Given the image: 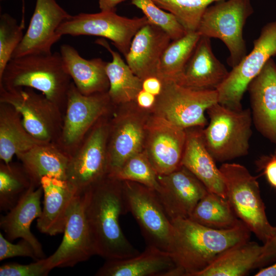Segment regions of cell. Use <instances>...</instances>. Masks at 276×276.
I'll list each match as a JSON object with an SVG mask.
<instances>
[{
	"label": "cell",
	"instance_id": "cell-45",
	"mask_svg": "<svg viewBox=\"0 0 276 276\" xmlns=\"http://www.w3.org/2000/svg\"><path fill=\"white\" fill-rule=\"evenodd\" d=\"M255 275L276 276V262L268 267L262 268Z\"/></svg>",
	"mask_w": 276,
	"mask_h": 276
},
{
	"label": "cell",
	"instance_id": "cell-24",
	"mask_svg": "<svg viewBox=\"0 0 276 276\" xmlns=\"http://www.w3.org/2000/svg\"><path fill=\"white\" fill-rule=\"evenodd\" d=\"M43 193L41 186L33 185L27 193L9 212L0 219V227L7 239L13 240L20 238L28 241L38 258H44L42 245L30 229L33 221L41 215L40 199Z\"/></svg>",
	"mask_w": 276,
	"mask_h": 276
},
{
	"label": "cell",
	"instance_id": "cell-46",
	"mask_svg": "<svg viewBox=\"0 0 276 276\" xmlns=\"http://www.w3.org/2000/svg\"><path fill=\"white\" fill-rule=\"evenodd\" d=\"M22 17H25V7H24V0H22Z\"/></svg>",
	"mask_w": 276,
	"mask_h": 276
},
{
	"label": "cell",
	"instance_id": "cell-30",
	"mask_svg": "<svg viewBox=\"0 0 276 276\" xmlns=\"http://www.w3.org/2000/svg\"><path fill=\"white\" fill-rule=\"evenodd\" d=\"M96 43L106 49L111 55V61L107 62L106 65L109 84L107 93L111 102L124 104L135 101L137 94L142 89V80L105 39H97Z\"/></svg>",
	"mask_w": 276,
	"mask_h": 276
},
{
	"label": "cell",
	"instance_id": "cell-16",
	"mask_svg": "<svg viewBox=\"0 0 276 276\" xmlns=\"http://www.w3.org/2000/svg\"><path fill=\"white\" fill-rule=\"evenodd\" d=\"M158 179L160 188L156 193L171 220L189 218L197 203L209 191L182 166L168 174L158 175Z\"/></svg>",
	"mask_w": 276,
	"mask_h": 276
},
{
	"label": "cell",
	"instance_id": "cell-29",
	"mask_svg": "<svg viewBox=\"0 0 276 276\" xmlns=\"http://www.w3.org/2000/svg\"><path fill=\"white\" fill-rule=\"evenodd\" d=\"M41 143L27 131L20 114L12 106L0 103V158L3 163H10L14 155Z\"/></svg>",
	"mask_w": 276,
	"mask_h": 276
},
{
	"label": "cell",
	"instance_id": "cell-22",
	"mask_svg": "<svg viewBox=\"0 0 276 276\" xmlns=\"http://www.w3.org/2000/svg\"><path fill=\"white\" fill-rule=\"evenodd\" d=\"M203 128L186 129L187 138L181 165L194 175L209 192L226 198L222 174L205 146Z\"/></svg>",
	"mask_w": 276,
	"mask_h": 276
},
{
	"label": "cell",
	"instance_id": "cell-18",
	"mask_svg": "<svg viewBox=\"0 0 276 276\" xmlns=\"http://www.w3.org/2000/svg\"><path fill=\"white\" fill-rule=\"evenodd\" d=\"M247 90L255 127L276 146V64L272 58L250 82Z\"/></svg>",
	"mask_w": 276,
	"mask_h": 276
},
{
	"label": "cell",
	"instance_id": "cell-8",
	"mask_svg": "<svg viewBox=\"0 0 276 276\" xmlns=\"http://www.w3.org/2000/svg\"><path fill=\"white\" fill-rule=\"evenodd\" d=\"M0 103L12 106L27 131L38 141L57 143L63 124L62 111L42 94L30 88L7 90L0 87Z\"/></svg>",
	"mask_w": 276,
	"mask_h": 276
},
{
	"label": "cell",
	"instance_id": "cell-26",
	"mask_svg": "<svg viewBox=\"0 0 276 276\" xmlns=\"http://www.w3.org/2000/svg\"><path fill=\"white\" fill-rule=\"evenodd\" d=\"M16 156L37 186L43 176L66 179L70 155L57 143H41Z\"/></svg>",
	"mask_w": 276,
	"mask_h": 276
},
{
	"label": "cell",
	"instance_id": "cell-3",
	"mask_svg": "<svg viewBox=\"0 0 276 276\" xmlns=\"http://www.w3.org/2000/svg\"><path fill=\"white\" fill-rule=\"evenodd\" d=\"M60 52L12 58L0 77L7 90L30 88L40 91L62 111L72 83Z\"/></svg>",
	"mask_w": 276,
	"mask_h": 276
},
{
	"label": "cell",
	"instance_id": "cell-35",
	"mask_svg": "<svg viewBox=\"0 0 276 276\" xmlns=\"http://www.w3.org/2000/svg\"><path fill=\"white\" fill-rule=\"evenodd\" d=\"M110 175L122 181H130L142 184L156 192L160 190L158 175L146 153L141 152L132 156L118 171Z\"/></svg>",
	"mask_w": 276,
	"mask_h": 276
},
{
	"label": "cell",
	"instance_id": "cell-21",
	"mask_svg": "<svg viewBox=\"0 0 276 276\" xmlns=\"http://www.w3.org/2000/svg\"><path fill=\"white\" fill-rule=\"evenodd\" d=\"M43 206L37 227L42 233L55 236L63 233L73 200L78 194L66 180L43 176L40 180Z\"/></svg>",
	"mask_w": 276,
	"mask_h": 276
},
{
	"label": "cell",
	"instance_id": "cell-37",
	"mask_svg": "<svg viewBox=\"0 0 276 276\" xmlns=\"http://www.w3.org/2000/svg\"><path fill=\"white\" fill-rule=\"evenodd\" d=\"M25 27L8 13L0 16V77L24 37Z\"/></svg>",
	"mask_w": 276,
	"mask_h": 276
},
{
	"label": "cell",
	"instance_id": "cell-33",
	"mask_svg": "<svg viewBox=\"0 0 276 276\" xmlns=\"http://www.w3.org/2000/svg\"><path fill=\"white\" fill-rule=\"evenodd\" d=\"M33 185L22 164L1 163L0 210H11Z\"/></svg>",
	"mask_w": 276,
	"mask_h": 276
},
{
	"label": "cell",
	"instance_id": "cell-25",
	"mask_svg": "<svg viewBox=\"0 0 276 276\" xmlns=\"http://www.w3.org/2000/svg\"><path fill=\"white\" fill-rule=\"evenodd\" d=\"M60 53L73 82L81 94L89 95L108 91L106 62L100 58L85 59L73 46L67 44L60 47Z\"/></svg>",
	"mask_w": 276,
	"mask_h": 276
},
{
	"label": "cell",
	"instance_id": "cell-2",
	"mask_svg": "<svg viewBox=\"0 0 276 276\" xmlns=\"http://www.w3.org/2000/svg\"><path fill=\"white\" fill-rule=\"evenodd\" d=\"M171 222L173 237L170 253L183 276H195L223 252L249 241L251 233L242 221L225 229L205 226L189 218Z\"/></svg>",
	"mask_w": 276,
	"mask_h": 276
},
{
	"label": "cell",
	"instance_id": "cell-17",
	"mask_svg": "<svg viewBox=\"0 0 276 276\" xmlns=\"http://www.w3.org/2000/svg\"><path fill=\"white\" fill-rule=\"evenodd\" d=\"M147 157L158 175L179 168L185 149L186 130L155 116L148 125Z\"/></svg>",
	"mask_w": 276,
	"mask_h": 276
},
{
	"label": "cell",
	"instance_id": "cell-11",
	"mask_svg": "<svg viewBox=\"0 0 276 276\" xmlns=\"http://www.w3.org/2000/svg\"><path fill=\"white\" fill-rule=\"evenodd\" d=\"M148 22L145 16L130 18L120 16L116 11L80 13L63 22L57 33L61 37L88 35L109 39L125 56L135 33Z\"/></svg>",
	"mask_w": 276,
	"mask_h": 276
},
{
	"label": "cell",
	"instance_id": "cell-14",
	"mask_svg": "<svg viewBox=\"0 0 276 276\" xmlns=\"http://www.w3.org/2000/svg\"><path fill=\"white\" fill-rule=\"evenodd\" d=\"M96 255L85 213L83 193L72 204L61 244L49 257L52 269L73 267Z\"/></svg>",
	"mask_w": 276,
	"mask_h": 276
},
{
	"label": "cell",
	"instance_id": "cell-9",
	"mask_svg": "<svg viewBox=\"0 0 276 276\" xmlns=\"http://www.w3.org/2000/svg\"><path fill=\"white\" fill-rule=\"evenodd\" d=\"M253 43L251 51L232 68L217 89L218 103L232 109H242V100L248 85L276 55V20L264 25Z\"/></svg>",
	"mask_w": 276,
	"mask_h": 276
},
{
	"label": "cell",
	"instance_id": "cell-6",
	"mask_svg": "<svg viewBox=\"0 0 276 276\" xmlns=\"http://www.w3.org/2000/svg\"><path fill=\"white\" fill-rule=\"evenodd\" d=\"M254 12L251 0H221L205 10L197 32L201 36L221 40L228 49L227 63L232 68L247 55L243 30Z\"/></svg>",
	"mask_w": 276,
	"mask_h": 276
},
{
	"label": "cell",
	"instance_id": "cell-27",
	"mask_svg": "<svg viewBox=\"0 0 276 276\" xmlns=\"http://www.w3.org/2000/svg\"><path fill=\"white\" fill-rule=\"evenodd\" d=\"M144 134L142 122L133 116L123 117L116 123L107 146L109 174L115 173L129 158L142 152Z\"/></svg>",
	"mask_w": 276,
	"mask_h": 276
},
{
	"label": "cell",
	"instance_id": "cell-41",
	"mask_svg": "<svg viewBox=\"0 0 276 276\" xmlns=\"http://www.w3.org/2000/svg\"><path fill=\"white\" fill-rule=\"evenodd\" d=\"M262 246L260 266L276 259V230L272 237L264 243Z\"/></svg>",
	"mask_w": 276,
	"mask_h": 276
},
{
	"label": "cell",
	"instance_id": "cell-40",
	"mask_svg": "<svg viewBox=\"0 0 276 276\" xmlns=\"http://www.w3.org/2000/svg\"><path fill=\"white\" fill-rule=\"evenodd\" d=\"M256 166L262 172L267 182L276 189V152L261 156L256 161Z\"/></svg>",
	"mask_w": 276,
	"mask_h": 276
},
{
	"label": "cell",
	"instance_id": "cell-7",
	"mask_svg": "<svg viewBox=\"0 0 276 276\" xmlns=\"http://www.w3.org/2000/svg\"><path fill=\"white\" fill-rule=\"evenodd\" d=\"M161 93L156 97L155 114L183 129L204 128L208 125L205 113L218 102L217 90L194 89L176 82H163Z\"/></svg>",
	"mask_w": 276,
	"mask_h": 276
},
{
	"label": "cell",
	"instance_id": "cell-44",
	"mask_svg": "<svg viewBox=\"0 0 276 276\" xmlns=\"http://www.w3.org/2000/svg\"><path fill=\"white\" fill-rule=\"evenodd\" d=\"M125 0H99L101 11H116V6Z\"/></svg>",
	"mask_w": 276,
	"mask_h": 276
},
{
	"label": "cell",
	"instance_id": "cell-20",
	"mask_svg": "<svg viewBox=\"0 0 276 276\" xmlns=\"http://www.w3.org/2000/svg\"><path fill=\"white\" fill-rule=\"evenodd\" d=\"M171 40L163 29L148 22L133 36L124 56L126 62L142 80L149 76H156L160 57Z\"/></svg>",
	"mask_w": 276,
	"mask_h": 276
},
{
	"label": "cell",
	"instance_id": "cell-19",
	"mask_svg": "<svg viewBox=\"0 0 276 276\" xmlns=\"http://www.w3.org/2000/svg\"><path fill=\"white\" fill-rule=\"evenodd\" d=\"M97 276H183L171 253L148 245L137 255L123 259L107 260Z\"/></svg>",
	"mask_w": 276,
	"mask_h": 276
},
{
	"label": "cell",
	"instance_id": "cell-43",
	"mask_svg": "<svg viewBox=\"0 0 276 276\" xmlns=\"http://www.w3.org/2000/svg\"><path fill=\"white\" fill-rule=\"evenodd\" d=\"M156 97L142 89L137 95L135 101L138 105L143 108H149L154 106Z\"/></svg>",
	"mask_w": 276,
	"mask_h": 276
},
{
	"label": "cell",
	"instance_id": "cell-39",
	"mask_svg": "<svg viewBox=\"0 0 276 276\" xmlns=\"http://www.w3.org/2000/svg\"><path fill=\"white\" fill-rule=\"evenodd\" d=\"M16 257H29L37 261L38 258L35 251L31 244L27 241L21 239L16 244H13L6 239L0 233V260Z\"/></svg>",
	"mask_w": 276,
	"mask_h": 276
},
{
	"label": "cell",
	"instance_id": "cell-42",
	"mask_svg": "<svg viewBox=\"0 0 276 276\" xmlns=\"http://www.w3.org/2000/svg\"><path fill=\"white\" fill-rule=\"evenodd\" d=\"M163 86V82L157 76H149L142 80V89L156 97L161 93Z\"/></svg>",
	"mask_w": 276,
	"mask_h": 276
},
{
	"label": "cell",
	"instance_id": "cell-47",
	"mask_svg": "<svg viewBox=\"0 0 276 276\" xmlns=\"http://www.w3.org/2000/svg\"><path fill=\"white\" fill-rule=\"evenodd\" d=\"M1 1H5V0H1Z\"/></svg>",
	"mask_w": 276,
	"mask_h": 276
},
{
	"label": "cell",
	"instance_id": "cell-28",
	"mask_svg": "<svg viewBox=\"0 0 276 276\" xmlns=\"http://www.w3.org/2000/svg\"><path fill=\"white\" fill-rule=\"evenodd\" d=\"M262 245L249 240L231 247L195 276H243L260 266Z\"/></svg>",
	"mask_w": 276,
	"mask_h": 276
},
{
	"label": "cell",
	"instance_id": "cell-38",
	"mask_svg": "<svg viewBox=\"0 0 276 276\" xmlns=\"http://www.w3.org/2000/svg\"><path fill=\"white\" fill-rule=\"evenodd\" d=\"M52 269L49 258L28 264L9 263L0 267V276H44Z\"/></svg>",
	"mask_w": 276,
	"mask_h": 276
},
{
	"label": "cell",
	"instance_id": "cell-31",
	"mask_svg": "<svg viewBox=\"0 0 276 276\" xmlns=\"http://www.w3.org/2000/svg\"><path fill=\"white\" fill-rule=\"evenodd\" d=\"M200 37L197 31L190 32L169 43L160 57L157 69L156 76L163 82L179 83Z\"/></svg>",
	"mask_w": 276,
	"mask_h": 276
},
{
	"label": "cell",
	"instance_id": "cell-10",
	"mask_svg": "<svg viewBox=\"0 0 276 276\" xmlns=\"http://www.w3.org/2000/svg\"><path fill=\"white\" fill-rule=\"evenodd\" d=\"M123 182L128 211L139 224L147 244L170 252L173 226L156 192L137 182Z\"/></svg>",
	"mask_w": 276,
	"mask_h": 276
},
{
	"label": "cell",
	"instance_id": "cell-34",
	"mask_svg": "<svg viewBox=\"0 0 276 276\" xmlns=\"http://www.w3.org/2000/svg\"><path fill=\"white\" fill-rule=\"evenodd\" d=\"M161 9L172 14L186 32H196L206 9L221 0H153Z\"/></svg>",
	"mask_w": 276,
	"mask_h": 276
},
{
	"label": "cell",
	"instance_id": "cell-1",
	"mask_svg": "<svg viewBox=\"0 0 276 276\" xmlns=\"http://www.w3.org/2000/svg\"><path fill=\"white\" fill-rule=\"evenodd\" d=\"M83 193L85 216L96 255L107 260L139 254L119 223L120 216L129 212L123 181L108 174Z\"/></svg>",
	"mask_w": 276,
	"mask_h": 276
},
{
	"label": "cell",
	"instance_id": "cell-23",
	"mask_svg": "<svg viewBox=\"0 0 276 276\" xmlns=\"http://www.w3.org/2000/svg\"><path fill=\"white\" fill-rule=\"evenodd\" d=\"M210 39L200 37L178 83L197 89L215 90L227 78L229 72L215 56Z\"/></svg>",
	"mask_w": 276,
	"mask_h": 276
},
{
	"label": "cell",
	"instance_id": "cell-5",
	"mask_svg": "<svg viewBox=\"0 0 276 276\" xmlns=\"http://www.w3.org/2000/svg\"><path fill=\"white\" fill-rule=\"evenodd\" d=\"M219 169L226 198L237 217L265 243L273 235L276 226L271 225L267 219L257 177L239 164L224 163Z\"/></svg>",
	"mask_w": 276,
	"mask_h": 276
},
{
	"label": "cell",
	"instance_id": "cell-12",
	"mask_svg": "<svg viewBox=\"0 0 276 276\" xmlns=\"http://www.w3.org/2000/svg\"><path fill=\"white\" fill-rule=\"evenodd\" d=\"M111 102L107 92L81 94L72 82L67 95L62 128L57 144L70 156Z\"/></svg>",
	"mask_w": 276,
	"mask_h": 276
},
{
	"label": "cell",
	"instance_id": "cell-15",
	"mask_svg": "<svg viewBox=\"0 0 276 276\" xmlns=\"http://www.w3.org/2000/svg\"><path fill=\"white\" fill-rule=\"evenodd\" d=\"M71 16L56 0H36L27 31L12 58L52 53L53 45L61 38L58 28Z\"/></svg>",
	"mask_w": 276,
	"mask_h": 276
},
{
	"label": "cell",
	"instance_id": "cell-32",
	"mask_svg": "<svg viewBox=\"0 0 276 276\" xmlns=\"http://www.w3.org/2000/svg\"><path fill=\"white\" fill-rule=\"evenodd\" d=\"M189 219L216 229L231 228L241 222L227 198L209 191L197 203Z\"/></svg>",
	"mask_w": 276,
	"mask_h": 276
},
{
	"label": "cell",
	"instance_id": "cell-36",
	"mask_svg": "<svg viewBox=\"0 0 276 276\" xmlns=\"http://www.w3.org/2000/svg\"><path fill=\"white\" fill-rule=\"evenodd\" d=\"M131 3L143 12L149 22L165 31L172 40L187 33L172 14L159 8L153 0H131Z\"/></svg>",
	"mask_w": 276,
	"mask_h": 276
},
{
	"label": "cell",
	"instance_id": "cell-13",
	"mask_svg": "<svg viewBox=\"0 0 276 276\" xmlns=\"http://www.w3.org/2000/svg\"><path fill=\"white\" fill-rule=\"evenodd\" d=\"M108 134V126L98 124L70 156L66 180L78 194L109 174Z\"/></svg>",
	"mask_w": 276,
	"mask_h": 276
},
{
	"label": "cell",
	"instance_id": "cell-4",
	"mask_svg": "<svg viewBox=\"0 0 276 276\" xmlns=\"http://www.w3.org/2000/svg\"><path fill=\"white\" fill-rule=\"evenodd\" d=\"M206 112L210 121L203 136L215 161L224 163L247 155L252 133L250 109L234 110L217 102Z\"/></svg>",
	"mask_w": 276,
	"mask_h": 276
}]
</instances>
